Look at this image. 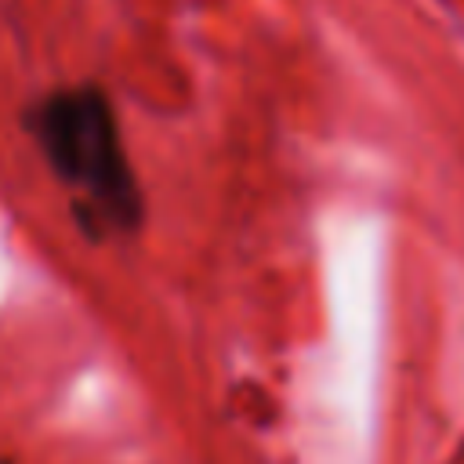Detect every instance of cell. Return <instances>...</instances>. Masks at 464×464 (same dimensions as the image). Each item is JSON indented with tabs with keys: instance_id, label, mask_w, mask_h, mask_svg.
Listing matches in <instances>:
<instances>
[{
	"instance_id": "cell-1",
	"label": "cell",
	"mask_w": 464,
	"mask_h": 464,
	"mask_svg": "<svg viewBox=\"0 0 464 464\" xmlns=\"http://www.w3.org/2000/svg\"><path fill=\"white\" fill-rule=\"evenodd\" d=\"M40 149L54 178L72 192L80 214L102 232H120L138 221V188L112 109L94 91H65L40 105Z\"/></svg>"
}]
</instances>
